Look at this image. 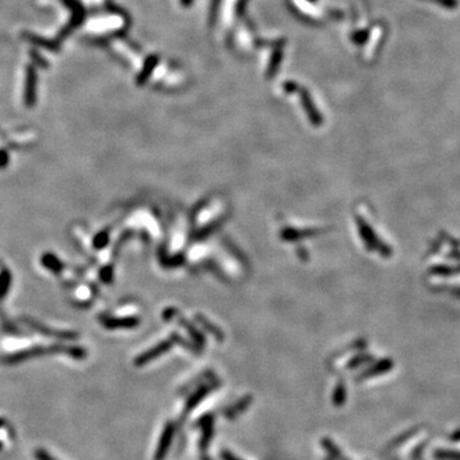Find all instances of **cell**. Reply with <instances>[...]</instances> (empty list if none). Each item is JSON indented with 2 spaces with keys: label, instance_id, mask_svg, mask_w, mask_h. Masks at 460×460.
Here are the masks:
<instances>
[{
  "label": "cell",
  "instance_id": "obj_5",
  "mask_svg": "<svg viewBox=\"0 0 460 460\" xmlns=\"http://www.w3.org/2000/svg\"><path fill=\"white\" fill-rule=\"evenodd\" d=\"M200 426L202 427V436H201L200 448L202 449V450H206V448L208 446V444H210V441H211V437H213V435H214L213 415L207 414V415H205V417L201 418Z\"/></svg>",
  "mask_w": 460,
  "mask_h": 460
},
{
  "label": "cell",
  "instance_id": "obj_17",
  "mask_svg": "<svg viewBox=\"0 0 460 460\" xmlns=\"http://www.w3.org/2000/svg\"><path fill=\"white\" fill-rule=\"evenodd\" d=\"M7 425V421H5V418H3V417H0V428L2 427H4V426Z\"/></svg>",
  "mask_w": 460,
  "mask_h": 460
},
{
  "label": "cell",
  "instance_id": "obj_18",
  "mask_svg": "<svg viewBox=\"0 0 460 460\" xmlns=\"http://www.w3.org/2000/svg\"><path fill=\"white\" fill-rule=\"evenodd\" d=\"M201 460H211V459L208 458V456H202V458H201Z\"/></svg>",
  "mask_w": 460,
  "mask_h": 460
},
{
  "label": "cell",
  "instance_id": "obj_15",
  "mask_svg": "<svg viewBox=\"0 0 460 460\" xmlns=\"http://www.w3.org/2000/svg\"><path fill=\"white\" fill-rule=\"evenodd\" d=\"M221 459L223 460H240L235 455H233L232 453H229V451H223V453H221Z\"/></svg>",
  "mask_w": 460,
  "mask_h": 460
},
{
  "label": "cell",
  "instance_id": "obj_11",
  "mask_svg": "<svg viewBox=\"0 0 460 460\" xmlns=\"http://www.w3.org/2000/svg\"><path fill=\"white\" fill-rule=\"evenodd\" d=\"M368 36H369L368 30H362V31H359V32L354 33V35L351 36V38H353L354 44L363 45V44H366V41L368 40Z\"/></svg>",
  "mask_w": 460,
  "mask_h": 460
},
{
  "label": "cell",
  "instance_id": "obj_2",
  "mask_svg": "<svg viewBox=\"0 0 460 460\" xmlns=\"http://www.w3.org/2000/svg\"><path fill=\"white\" fill-rule=\"evenodd\" d=\"M175 433V425L173 422H168L165 425L164 431H162L161 436H160L159 444H157L156 453H155L154 460H164L165 456L169 453L170 445H172L173 437H174Z\"/></svg>",
  "mask_w": 460,
  "mask_h": 460
},
{
  "label": "cell",
  "instance_id": "obj_7",
  "mask_svg": "<svg viewBox=\"0 0 460 460\" xmlns=\"http://www.w3.org/2000/svg\"><path fill=\"white\" fill-rule=\"evenodd\" d=\"M250 403H252V398L250 396L243 398V399L239 400L237 404L232 405V407L228 408V409L224 412V415H225L228 420H234V418H237L238 415H240L242 413H244L245 410H247V408L249 407Z\"/></svg>",
  "mask_w": 460,
  "mask_h": 460
},
{
  "label": "cell",
  "instance_id": "obj_1",
  "mask_svg": "<svg viewBox=\"0 0 460 460\" xmlns=\"http://www.w3.org/2000/svg\"><path fill=\"white\" fill-rule=\"evenodd\" d=\"M72 346H63V345H49V346H35V348L26 349V350L17 351V353L8 354L3 357L2 363L4 364H18L22 362L30 361V359L37 358V357L48 356V354H56V353H66L71 354Z\"/></svg>",
  "mask_w": 460,
  "mask_h": 460
},
{
  "label": "cell",
  "instance_id": "obj_19",
  "mask_svg": "<svg viewBox=\"0 0 460 460\" xmlns=\"http://www.w3.org/2000/svg\"><path fill=\"white\" fill-rule=\"evenodd\" d=\"M2 449H3V444L0 443V450H2Z\"/></svg>",
  "mask_w": 460,
  "mask_h": 460
},
{
  "label": "cell",
  "instance_id": "obj_3",
  "mask_svg": "<svg viewBox=\"0 0 460 460\" xmlns=\"http://www.w3.org/2000/svg\"><path fill=\"white\" fill-rule=\"evenodd\" d=\"M36 71L32 66L27 67L25 87V104L27 108H33L36 104Z\"/></svg>",
  "mask_w": 460,
  "mask_h": 460
},
{
  "label": "cell",
  "instance_id": "obj_8",
  "mask_svg": "<svg viewBox=\"0 0 460 460\" xmlns=\"http://www.w3.org/2000/svg\"><path fill=\"white\" fill-rule=\"evenodd\" d=\"M12 285V273L8 268H3L0 271V302L7 297Z\"/></svg>",
  "mask_w": 460,
  "mask_h": 460
},
{
  "label": "cell",
  "instance_id": "obj_12",
  "mask_svg": "<svg viewBox=\"0 0 460 460\" xmlns=\"http://www.w3.org/2000/svg\"><path fill=\"white\" fill-rule=\"evenodd\" d=\"M28 38H30L31 41H32L33 44H36V45H40V46H44V48H48V49H56V45L54 43H49V41H46V40H43V38H38V37H36V36H33V35H31V36H28Z\"/></svg>",
  "mask_w": 460,
  "mask_h": 460
},
{
  "label": "cell",
  "instance_id": "obj_4",
  "mask_svg": "<svg viewBox=\"0 0 460 460\" xmlns=\"http://www.w3.org/2000/svg\"><path fill=\"white\" fill-rule=\"evenodd\" d=\"M26 324L28 326L32 327L35 331L41 332L43 335H46V337H51V338H56V339H63V340H74L77 339V334L72 331H58V330H51L49 327L44 326V325H40L38 322L33 321V320H25Z\"/></svg>",
  "mask_w": 460,
  "mask_h": 460
},
{
  "label": "cell",
  "instance_id": "obj_13",
  "mask_svg": "<svg viewBox=\"0 0 460 460\" xmlns=\"http://www.w3.org/2000/svg\"><path fill=\"white\" fill-rule=\"evenodd\" d=\"M35 458L36 460H56L53 455H50L45 449H37V450L35 451Z\"/></svg>",
  "mask_w": 460,
  "mask_h": 460
},
{
  "label": "cell",
  "instance_id": "obj_9",
  "mask_svg": "<svg viewBox=\"0 0 460 460\" xmlns=\"http://www.w3.org/2000/svg\"><path fill=\"white\" fill-rule=\"evenodd\" d=\"M210 390L211 389L208 386L201 387L200 390H197V391H196L195 394H193L192 396H191L190 399H188L187 404H185V413H190L191 410H193V408H195L196 405L200 404L201 400H202L203 398H205L206 395H207L208 392H210Z\"/></svg>",
  "mask_w": 460,
  "mask_h": 460
},
{
  "label": "cell",
  "instance_id": "obj_14",
  "mask_svg": "<svg viewBox=\"0 0 460 460\" xmlns=\"http://www.w3.org/2000/svg\"><path fill=\"white\" fill-rule=\"evenodd\" d=\"M9 164V155L5 150H0V169H5Z\"/></svg>",
  "mask_w": 460,
  "mask_h": 460
},
{
  "label": "cell",
  "instance_id": "obj_10",
  "mask_svg": "<svg viewBox=\"0 0 460 460\" xmlns=\"http://www.w3.org/2000/svg\"><path fill=\"white\" fill-rule=\"evenodd\" d=\"M423 2L433 3L436 5L445 8V9H455L459 7V0H423Z\"/></svg>",
  "mask_w": 460,
  "mask_h": 460
},
{
  "label": "cell",
  "instance_id": "obj_16",
  "mask_svg": "<svg viewBox=\"0 0 460 460\" xmlns=\"http://www.w3.org/2000/svg\"><path fill=\"white\" fill-rule=\"evenodd\" d=\"M31 56H32L33 59H35V60H37L36 61V63L38 64V66H43V67H46V63H45V60H44L43 58H41L40 55H38L37 53H32L31 54Z\"/></svg>",
  "mask_w": 460,
  "mask_h": 460
},
{
  "label": "cell",
  "instance_id": "obj_6",
  "mask_svg": "<svg viewBox=\"0 0 460 460\" xmlns=\"http://www.w3.org/2000/svg\"><path fill=\"white\" fill-rule=\"evenodd\" d=\"M41 263H43V266L46 270L51 271L54 274H60L64 268L63 262L54 253L50 252L44 253L43 257H41Z\"/></svg>",
  "mask_w": 460,
  "mask_h": 460
}]
</instances>
